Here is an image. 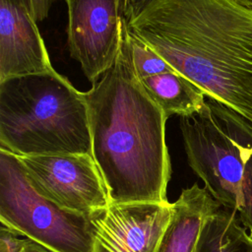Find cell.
<instances>
[{
  "instance_id": "1",
  "label": "cell",
  "mask_w": 252,
  "mask_h": 252,
  "mask_svg": "<svg viewBox=\"0 0 252 252\" xmlns=\"http://www.w3.org/2000/svg\"><path fill=\"white\" fill-rule=\"evenodd\" d=\"M127 30L252 122L251 8L235 0H146Z\"/></svg>"
},
{
  "instance_id": "2",
  "label": "cell",
  "mask_w": 252,
  "mask_h": 252,
  "mask_svg": "<svg viewBox=\"0 0 252 252\" xmlns=\"http://www.w3.org/2000/svg\"><path fill=\"white\" fill-rule=\"evenodd\" d=\"M92 156L110 203H166L171 162L166 115L146 93L130 55L127 24L113 66L85 92Z\"/></svg>"
},
{
  "instance_id": "3",
  "label": "cell",
  "mask_w": 252,
  "mask_h": 252,
  "mask_svg": "<svg viewBox=\"0 0 252 252\" xmlns=\"http://www.w3.org/2000/svg\"><path fill=\"white\" fill-rule=\"evenodd\" d=\"M0 149L18 157L92 155L85 93L55 69L0 82Z\"/></svg>"
},
{
  "instance_id": "4",
  "label": "cell",
  "mask_w": 252,
  "mask_h": 252,
  "mask_svg": "<svg viewBox=\"0 0 252 252\" xmlns=\"http://www.w3.org/2000/svg\"><path fill=\"white\" fill-rule=\"evenodd\" d=\"M179 126L189 166L252 235V122L206 95Z\"/></svg>"
},
{
  "instance_id": "5",
  "label": "cell",
  "mask_w": 252,
  "mask_h": 252,
  "mask_svg": "<svg viewBox=\"0 0 252 252\" xmlns=\"http://www.w3.org/2000/svg\"><path fill=\"white\" fill-rule=\"evenodd\" d=\"M0 221L52 252H94L90 215L62 209L29 182L19 157L0 149Z\"/></svg>"
},
{
  "instance_id": "6",
  "label": "cell",
  "mask_w": 252,
  "mask_h": 252,
  "mask_svg": "<svg viewBox=\"0 0 252 252\" xmlns=\"http://www.w3.org/2000/svg\"><path fill=\"white\" fill-rule=\"evenodd\" d=\"M19 158L33 189L62 209L90 215L110 204L92 155H43Z\"/></svg>"
},
{
  "instance_id": "7",
  "label": "cell",
  "mask_w": 252,
  "mask_h": 252,
  "mask_svg": "<svg viewBox=\"0 0 252 252\" xmlns=\"http://www.w3.org/2000/svg\"><path fill=\"white\" fill-rule=\"evenodd\" d=\"M70 56L87 79L96 82L114 64L126 20L122 0H65Z\"/></svg>"
},
{
  "instance_id": "8",
  "label": "cell",
  "mask_w": 252,
  "mask_h": 252,
  "mask_svg": "<svg viewBox=\"0 0 252 252\" xmlns=\"http://www.w3.org/2000/svg\"><path fill=\"white\" fill-rule=\"evenodd\" d=\"M172 203H110L92 214L94 252H157Z\"/></svg>"
},
{
  "instance_id": "9",
  "label": "cell",
  "mask_w": 252,
  "mask_h": 252,
  "mask_svg": "<svg viewBox=\"0 0 252 252\" xmlns=\"http://www.w3.org/2000/svg\"><path fill=\"white\" fill-rule=\"evenodd\" d=\"M35 20L21 0H0V82L52 71Z\"/></svg>"
},
{
  "instance_id": "10",
  "label": "cell",
  "mask_w": 252,
  "mask_h": 252,
  "mask_svg": "<svg viewBox=\"0 0 252 252\" xmlns=\"http://www.w3.org/2000/svg\"><path fill=\"white\" fill-rule=\"evenodd\" d=\"M221 206L198 183L184 188L172 203V214L157 252H195L202 226Z\"/></svg>"
},
{
  "instance_id": "11",
  "label": "cell",
  "mask_w": 252,
  "mask_h": 252,
  "mask_svg": "<svg viewBox=\"0 0 252 252\" xmlns=\"http://www.w3.org/2000/svg\"><path fill=\"white\" fill-rule=\"evenodd\" d=\"M146 93L166 117L190 115L204 104L206 94L189 79L174 71L139 79Z\"/></svg>"
},
{
  "instance_id": "12",
  "label": "cell",
  "mask_w": 252,
  "mask_h": 252,
  "mask_svg": "<svg viewBox=\"0 0 252 252\" xmlns=\"http://www.w3.org/2000/svg\"><path fill=\"white\" fill-rule=\"evenodd\" d=\"M195 252H252V235L234 211L220 207L206 219Z\"/></svg>"
},
{
  "instance_id": "13",
  "label": "cell",
  "mask_w": 252,
  "mask_h": 252,
  "mask_svg": "<svg viewBox=\"0 0 252 252\" xmlns=\"http://www.w3.org/2000/svg\"><path fill=\"white\" fill-rule=\"evenodd\" d=\"M130 55L138 79L174 71V69L149 45L127 30Z\"/></svg>"
},
{
  "instance_id": "14",
  "label": "cell",
  "mask_w": 252,
  "mask_h": 252,
  "mask_svg": "<svg viewBox=\"0 0 252 252\" xmlns=\"http://www.w3.org/2000/svg\"><path fill=\"white\" fill-rule=\"evenodd\" d=\"M18 234L1 226L0 229V252H22L29 241V238L20 239Z\"/></svg>"
},
{
  "instance_id": "15",
  "label": "cell",
  "mask_w": 252,
  "mask_h": 252,
  "mask_svg": "<svg viewBox=\"0 0 252 252\" xmlns=\"http://www.w3.org/2000/svg\"><path fill=\"white\" fill-rule=\"evenodd\" d=\"M35 22H41L48 17L52 5L59 0H21Z\"/></svg>"
},
{
  "instance_id": "16",
  "label": "cell",
  "mask_w": 252,
  "mask_h": 252,
  "mask_svg": "<svg viewBox=\"0 0 252 252\" xmlns=\"http://www.w3.org/2000/svg\"><path fill=\"white\" fill-rule=\"evenodd\" d=\"M146 0H122L123 2V15L126 23L130 21L141 8Z\"/></svg>"
},
{
  "instance_id": "17",
  "label": "cell",
  "mask_w": 252,
  "mask_h": 252,
  "mask_svg": "<svg viewBox=\"0 0 252 252\" xmlns=\"http://www.w3.org/2000/svg\"><path fill=\"white\" fill-rule=\"evenodd\" d=\"M22 252H52L48 249H46L45 247L33 242L32 240L29 239L28 243L26 244V246L24 247Z\"/></svg>"
},
{
  "instance_id": "18",
  "label": "cell",
  "mask_w": 252,
  "mask_h": 252,
  "mask_svg": "<svg viewBox=\"0 0 252 252\" xmlns=\"http://www.w3.org/2000/svg\"><path fill=\"white\" fill-rule=\"evenodd\" d=\"M235 1H237L238 3L252 9V0H235Z\"/></svg>"
}]
</instances>
